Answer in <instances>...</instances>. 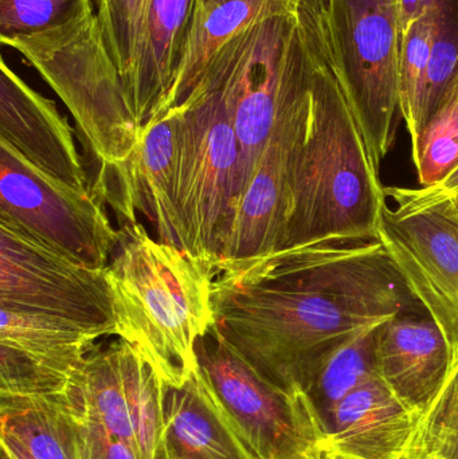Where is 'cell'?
Listing matches in <instances>:
<instances>
[{"label": "cell", "mask_w": 458, "mask_h": 459, "mask_svg": "<svg viewBox=\"0 0 458 459\" xmlns=\"http://www.w3.org/2000/svg\"><path fill=\"white\" fill-rule=\"evenodd\" d=\"M300 5L314 53L311 110L296 155L282 248L378 239L386 195L331 56L325 0Z\"/></svg>", "instance_id": "obj_1"}, {"label": "cell", "mask_w": 458, "mask_h": 459, "mask_svg": "<svg viewBox=\"0 0 458 459\" xmlns=\"http://www.w3.org/2000/svg\"><path fill=\"white\" fill-rule=\"evenodd\" d=\"M117 250L105 270L116 336L140 353L166 387H182L198 369L199 339L214 325L215 269L153 239L139 222L120 230Z\"/></svg>", "instance_id": "obj_2"}, {"label": "cell", "mask_w": 458, "mask_h": 459, "mask_svg": "<svg viewBox=\"0 0 458 459\" xmlns=\"http://www.w3.org/2000/svg\"><path fill=\"white\" fill-rule=\"evenodd\" d=\"M214 328L272 385L301 393L315 367L354 334L386 321L355 315L322 291L298 286L212 282Z\"/></svg>", "instance_id": "obj_3"}, {"label": "cell", "mask_w": 458, "mask_h": 459, "mask_svg": "<svg viewBox=\"0 0 458 459\" xmlns=\"http://www.w3.org/2000/svg\"><path fill=\"white\" fill-rule=\"evenodd\" d=\"M2 43L24 56L58 94L99 167L120 169L131 160L140 128L93 7L69 23Z\"/></svg>", "instance_id": "obj_4"}, {"label": "cell", "mask_w": 458, "mask_h": 459, "mask_svg": "<svg viewBox=\"0 0 458 459\" xmlns=\"http://www.w3.org/2000/svg\"><path fill=\"white\" fill-rule=\"evenodd\" d=\"M179 108L175 206L186 253L215 269L241 198V147L214 83L203 81Z\"/></svg>", "instance_id": "obj_5"}, {"label": "cell", "mask_w": 458, "mask_h": 459, "mask_svg": "<svg viewBox=\"0 0 458 459\" xmlns=\"http://www.w3.org/2000/svg\"><path fill=\"white\" fill-rule=\"evenodd\" d=\"M215 285L298 286L333 297L350 312L376 321L425 312L378 239L282 248L215 272Z\"/></svg>", "instance_id": "obj_6"}, {"label": "cell", "mask_w": 458, "mask_h": 459, "mask_svg": "<svg viewBox=\"0 0 458 459\" xmlns=\"http://www.w3.org/2000/svg\"><path fill=\"white\" fill-rule=\"evenodd\" d=\"M325 21L333 64L381 171L401 116L398 0H325Z\"/></svg>", "instance_id": "obj_7"}, {"label": "cell", "mask_w": 458, "mask_h": 459, "mask_svg": "<svg viewBox=\"0 0 458 459\" xmlns=\"http://www.w3.org/2000/svg\"><path fill=\"white\" fill-rule=\"evenodd\" d=\"M378 240L411 296L458 353V210L432 187H385Z\"/></svg>", "instance_id": "obj_8"}, {"label": "cell", "mask_w": 458, "mask_h": 459, "mask_svg": "<svg viewBox=\"0 0 458 459\" xmlns=\"http://www.w3.org/2000/svg\"><path fill=\"white\" fill-rule=\"evenodd\" d=\"M199 372L215 403L255 459H314L324 433L303 393L261 377L220 332L196 344Z\"/></svg>", "instance_id": "obj_9"}, {"label": "cell", "mask_w": 458, "mask_h": 459, "mask_svg": "<svg viewBox=\"0 0 458 459\" xmlns=\"http://www.w3.org/2000/svg\"><path fill=\"white\" fill-rule=\"evenodd\" d=\"M107 269H94L0 217V307L45 313L116 334Z\"/></svg>", "instance_id": "obj_10"}, {"label": "cell", "mask_w": 458, "mask_h": 459, "mask_svg": "<svg viewBox=\"0 0 458 459\" xmlns=\"http://www.w3.org/2000/svg\"><path fill=\"white\" fill-rule=\"evenodd\" d=\"M0 217L94 269H107L120 243V231L91 191L45 174L3 140Z\"/></svg>", "instance_id": "obj_11"}, {"label": "cell", "mask_w": 458, "mask_h": 459, "mask_svg": "<svg viewBox=\"0 0 458 459\" xmlns=\"http://www.w3.org/2000/svg\"><path fill=\"white\" fill-rule=\"evenodd\" d=\"M166 385L125 340L94 347L62 396L73 414L128 445L137 459H159Z\"/></svg>", "instance_id": "obj_12"}, {"label": "cell", "mask_w": 458, "mask_h": 459, "mask_svg": "<svg viewBox=\"0 0 458 459\" xmlns=\"http://www.w3.org/2000/svg\"><path fill=\"white\" fill-rule=\"evenodd\" d=\"M312 85V81H311ZM311 110V86L292 100L277 118L268 144L242 191L222 264L281 250L292 212L293 169Z\"/></svg>", "instance_id": "obj_13"}, {"label": "cell", "mask_w": 458, "mask_h": 459, "mask_svg": "<svg viewBox=\"0 0 458 459\" xmlns=\"http://www.w3.org/2000/svg\"><path fill=\"white\" fill-rule=\"evenodd\" d=\"M180 108L148 121L139 145L125 166L99 167L91 191L107 201L126 223H136V210L152 222L156 237L186 251L185 237L175 206Z\"/></svg>", "instance_id": "obj_14"}, {"label": "cell", "mask_w": 458, "mask_h": 459, "mask_svg": "<svg viewBox=\"0 0 458 459\" xmlns=\"http://www.w3.org/2000/svg\"><path fill=\"white\" fill-rule=\"evenodd\" d=\"M0 140L45 174L75 190L91 191L67 118L4 59L0 62Z\"/></svg>", "instance_id": "obj_15"}, {"label": "cell", "mask_w": 458, "mask_h": 459, "mask_svg": "<svg viewBox=\"0 0 458 459\" xmlns=\"http://www.w3.org/2000/svg\"><path fill=\"white\" fill-rule=\"evenodd\" d=\"M376 363L379 379L417 418L440 393L451 351L432 318L398 316L376 329Z\"/></svg>", "instance_id": "obj_16"}, {"label": "cell", "mask_w": 458, "mask_h": 459, "mask_svg": "<svg viewBox=\"0 0 458 459\" xmlns=\"http://www.w3.org/2000/svg\"><path fill=\"white\" fill-rule=\"evenodd\" d=\"M414 425L416 417L376 377L336 404L320 450L351 459H401Z\"/></svg>", "instance_id": "obj_17"}, {"label": "cell", "mask_w": 458, "mask_h": 459, "mask_svg": "<svg viewBox=\"0 0 458 459\" xmlns=\"http://www.w3.org/2000/svg\"><path fill=\"white\" fill-rule=\"evenodd\" d=\"M159 459H255L215 403L201 372L166 387Z\"/></svg>", "instance_id": "obj_18"}, {"label": "cell", "mask_w": 458, "mask_h": 459, "mask_svg": "<svg viewBox=\"0 0 458 459\" xmlns=\"http://www.w3.org/2000/svg\"><path fill=\"white\" fill-rule=\"evenodd\" d=\"M196 0H148L131 109L140 131L160 115L179 72Z\"/></svg>", "instance_id": "obj_19"}, {"label": "cell", "mask_w": 458, "mask_h": 459, "mask_svg": "<svg viewBox=\"0 0 458 459\" xmlns=\"http://www.w3.org/2000/svg\"><path fill=\"white\" fill-rule=\"evenodd\" d=\"M300 0H196L179 72L160 115L186 104L215 54L231 38L258 19L295 10Z\"/></svg>", "instance_id": "obj_20"}, {"label": "cell", "mask_w": 458, "mask_h": 459, "mask_svg": "<svg viewBox=\"0 0 458 459\" xmlns=\"http://www.w3.org/2000/svg\"><path fill=\"white\" fill-rule=\"evenodd\" d=\"M99 337L65 318L0 307V345L65 383Z\"/></svg>", "instance_id": "obj_21"}, {"label": "cell", "mask_w": 458, "mask_h": 459, "mask_svg": "<svg viewBox=\"0 0 458 459\" xmlns=\"http://www.w3.org/2000/svg\"><path fill=\"white\" fill-rule=\"evenodd\" d=\"M0 441L32 459H80L74 415L62 394L0 396Z\"/></svg>", "instance_id": "obj_22"}, {"label": "cell", "mask_w": 458, "mask_h": 459, "mask_svg": "<svg viewBox=\"0 0 458 459\" xmlns=\"http://www.w3.org/2000/svg\"><path fill=\"white\" fill-rule=\"evenodd\" d=\"M378 328L379 325L365 329L331 351L301 385V393L314 410L323 433L336 404L363 383L378 377L376 363Z\"/></svg>", "instance_id": "obj_23"}, {"label": "cell", "mask_w": 458, "mask_h": 459, "mask_svg": "<svg viewBox=\"0 0 458 459\" xmlns=\"http://www.w3.org/2000/svg\"><path fill=\"white\" fill-rule=\"evenodd\" d=\"M435 38L433 10L416 22L401 39L398 66L400 113L410 136L411 148L417 144L425 126L428 75Z\"/></svg>", "instance_id": "obj_24"}, {"label": "cell", "mask_w": 458, "mask_h": 459, "mask_svg": "<svg viewBox=\"0 0 458 459\" xmlns=\"http://www.w3.org/2000/svg\"><path fill=\"white\" fill-rule=\"evenodd\" d=\"M91 4L105 48L120 73L131 105L148 0H91Z\"/></svg>", "instance_id": "obj_25"}, {"label": "cell", "mask_w": 458, "mask_h": 459, "mask_svg": "<svg viewBox=\"0 0 458 459\" xmlns=\"http://www.w3.org/2000/svg\"><path fill=\"white\" fill-rule=\"evenodd\" d=\"M401 459H458V353L440 393L416 418L410 442Z\"/></svg>", "instance_id": "obj_26"}, {"label": "cell", "mask_w": 458, "mask_h": 459, "mask_svg": "<svg viewBox=\"0 0 458 459\" xmlns=\"http://www.w3.org/2000/svg\"><path fill=\"white\" fill-rule=\"evenodd\" d=\"M421 187L440 185L458 167V78L411 148Z\"/></svg>", "instance_id": "obj_27"}, {"label": "cell", "mask_w": 458, "mask_h": 459, "mask_svg": "<svg viewBox=\"0 0 458 459\" xmlns=\"http://www.w3.org/2000/svg\"><path fill=\"white\" fill-rule=\"evenodd\" d=\"M432 10L435 38L428 75L425 126L458 78V0H435Z\"/></svg>", "instance_id": "obj_28"}, {"label": "cell", "mask_w": 458, "mask_h": 459, "mask_svg": "<svg viewBox=\"0 0 458 459\" xmlns=\"http://www.w3.org/2000/svg\"><path fill=\"white\" fill-rule=\"evenodd\" d=\"M91 7V0H0V40L62 26Z\"/></svg>", "instance_id": "obj_29"}, {"label": "cell", "mask_w": 458, "mask_h": 459, "mask_svg": "<svg viewBox=\"0 0 458 459\" xmlns=\"http://www.w3.org/2000/svg\"><path fill=\"white\" fill-rule=\"evenodd\" d=\"M74 418L78 429L80 459H137L128 445L115 438L101 426L77 415Z\"/></svg>", "instance_id": "obj_30"}, {"label": "cell", "mask_w": 458, "mask_h": 459, "mask_svg": "<svg viewBox=\"0 0 458 459\" xmlns=\"http://www.w3.org/2000/svg\"><path fill=\"white\" fill-rule=\"evenodd\" d=\"M435 0H398L401 19V39L422 16L432 11Z\"/></svg>", "instance_id": "obj_31"}, {"label": "cell", "mask_w": 458, "mask_h": 459, "mask_svg": "<svg viewBox=\"0 0 458 459\" xmlns=\"http://www.w3.org/2000/svg\"><path fill=\"white\" fill-rule=\"evenodd\" d=\"M2 442V455L5 459H32L27 453H24L21 447L15 446L11 442Z\"/></svg>", "instance_id": "obj_32"}, {"label": "cell", "mask_w": 458, "mask_h": 459, "mask_svg": "<svg viewBox=\"0 0 458 459\" xmlns=\"http://www.w3.org/2000/svg\"><path fill=\"white\" fill-rule=\"evenodd\" d=\"M437 187L448 195H458V167L445 180L437 185Z\"/></svg>", "instance_id": "obj_33"}, {"label": "cell", "mask_w": 458, "mask_h": 459, "mask_svg": "<svg viewBox=\"0 0 458 459\" xmlns=\"http://www.w3.org/2000/svg\"><path fill=\"white\" fill-rule=\"evenodd\" d=\"M314 459H351L343 457V455H333L331 452H325V450H319L316 455H315Z\"/></svg>", "instance_id": "obj_34"}, {"label": "cell", "mask_w": 458, "mask_h": 459, "mask_svg": "<svg viewBox=\"0 0 458 459\" xmlns=\"http://www.w3.org/2000/svg\"><path fill=\"white\" fill-rule=\"evenodd\" d=\"M452 198H454V204H456V207L458 210V195L452 196Z\"/></svg>", "instance_id": "obj_35"}, {"label": "cell", "mask_w": 458, "mask_h": 459, "mask_svg": "<svg viewBox=\"0 0 458 459\" xmlns=\"http://www.w3.org/2000/svg\"><path fill=\"white\" fill-rule=\"evenodd\" d=\"M2 459H5V458H4V457H3V455H2Z\"/></svg>", "instance_id": "obj_36"}]
</instances>
